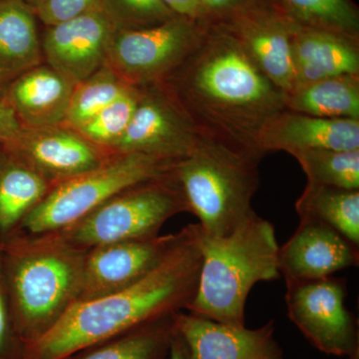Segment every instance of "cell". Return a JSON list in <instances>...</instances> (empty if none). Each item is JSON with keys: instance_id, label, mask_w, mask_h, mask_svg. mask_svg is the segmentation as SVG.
Listing matches in <instances>:
<instances>
[{"instance_id": "obj_12", "label": "cell", "mask_w": 359, "mask_h": 359, "mask_svg": "<svg viewBox=\"0 0 359 359\" xmlns=\"http://www.w3.org/2000/svg\"><path fill=\"white\" fill-rule=\"evenodd\" d=\"M297 26L266 0L224 27L240 42L262 72L283 93L289 94L297 85L292 60Z\"/></svg>"}, {"instance_id": "obj_36", "label": "cell", "mask_w": 359, "mask_h": 359, "mask_svg": "<svg viewBox=\"0 0 359 359\" xmlns=\"http://www.w3.org/2000/svg\"><path fill=\"white\" fill-rule=\"evenodd\" d=\"M26 4H28V6H32L33 9H36L37 7L40 6V4H41L43 0H25Z\"/></svg>"}, {"instance_id": "obj_15", "label": "cell", "mask_w": 359, "mask_h": 359, "mask_svg": "<svg viewBox=\"0 0 359 359\" xmlns=\"http://www.w3.org/2000/svg\"><path fill=\"white\" fill-rule=\"evenodd\" d=\"M173 323L192 359H285L276 339L275 320L250 330L179 311Z\"/></svg>"}, {"instance_id": "obj_6", "label": "cell", "mask_w": 359, "mask_h": 359, "mask_svg": "<svg viewBox=\"0 0 359 359\" xmlns=\"http://www.w3.org/2000/svg\"><path fill=\"white\" fill-rule=\"evenodd\" d=\"M176 163L140 153L116 154L102 166L52 187L21 226L27 236L58 233L118 194L169 174Z\"/></svg>"}, {"instance_id": "obj_19", "label": "cell", "mask_w": 359, "mask_h": 359, "mask_svg": "<svg viewBox=\"0 0 359 359\" xmlns=\"http://www.w3.org/2000/svg\"><path fill=\"white\" fill-rule=\"evenodd\" d=\"M74 87L50 66L39 65L14 82L11 105L27 128L58 126L65 122Z\"/></svg>"}, {"instance_id": "obj_5", "label": "cell", "mask_w": 359, "mask_h": 359, "mask_svg": "<svg viewBox=\"0 0 359 359\" xmlns=\"http://www.w3.org/2000/svg\"><path fill=\"white\" fill-rule=\"evenodd\" d=\"M263 156L216 139L200 136L192 152L173 168L188 212L201 230L224 237L254 214L252 201L259 189Z\"/></svg>"}, {"instance_id": "obj_30", "label": "cell", "mask_w": 359, "mask_h": 359, "mask_svg": "<svg viewBox=\"0 0 359 359\" xmlns=\"http://www.w3.org/2000/svg\"><path fill=\"white\" fill-rule=\"evenodd\" d=\"M95 11H101V0H43L34 11L45 25L52 26Z\"/></svg>"}, {"instance_id": "obj_17", "label": "cell", "mask_w": 359, "mask_h": 359, "mask_svg": "<svg viewBox=\"0 0 359 359\" xmlns=\"http://www.w3.org/2000/svg\"><path fill=\"white\" fill-rule=\"evenodd\" d=\"M264 156L311 150H359V119H330L283 109L264 123L257 142Z\"/></svg>"}, {"instance_id": "obj_34", "label": "cell", "mask_w": 359, "mask_h": 359, "mask_svg": "<svg viewBox=\"0 0 359 359\" xmlns=\"http://www.w3.org/2000/svg\"><path fill=\"white\" fill-rule=\"evenodd\" d=\"M177 16L205 23L200 0H162Z\"/></svg>"}, {"instance_id": "obj_10", "label": "cell", "mask_w": 359, "mask_h": 359, "mask_svg": "<svg viewBox=\"0 0 359 359\" xmlns=\"http://www.w3.org/2000/svg\"><path fill=\"white\" fill-rule=\"evenodd\" d=\"M139 100L116 154L140 153L174 161L187 157L201 135L186 113L159 83L139 87Z\"/></svg>"}, {"instance_id": "obj_35", "label": "cell", "mask_w": 359, "mask_h": 359, "mask_svg": "<svg viewBox=\"0 0 359 359\" xmlns=\"http://www.w3.org/2000/svg\"><path fill=\"white\" fill-rule=\"evenodd\" d=\"M168 359H192L185 340L175 330V327L173 337H172L171 344H170Z\"/></svg>"}, {"instance_id": "obj_37", "label": "cell", "mask_w": 359, "mask_h": 359, "mask_svg": "<svg viewBox=\"0 0 359 359\" xmlns=\"http://www.w3.org/2000/svg\"><path fill=\"white\" fill-rule=\"evenodd\" d=\"M347 359H359V358H347Z\"/></svg>"}, {"instance_id": "obj_22", "label": "cell", "mask_w": 359, "mask_h": 359, "mask_svg": "<svg viewBox=\"0 0 359 359\" xmlns=\"http://www.w3.org/2000/svg\"><path fill=\"white\" fill-rule=\"evenodd\" d=\"M295 211L299 219L327 224L359 247V190L308 182Z\"/></svg>"}, {"instance_id": "obj_21", "label": "cell", "mask_w": 359, "mask_h": 359, "mask_svg": "<svg viewBox=\"0 0 359 359\" xmlns=\"http://www.w3.org/2000/svg\"><path fill=\"white\" fill-rule=\"evenodd\" d=\"M285 109L330 119H359V75L297 85L285 94Z\"/></svg>"}, {"instance_id": "obj_28", "label": "cell", "mask_w": 359, "mask_h": 359, "mask_svg": "<svg viewBox=\"0 0 359 359\" xmlns=\"http://www.w3.org/2000/svg\"><path fill=\"white\" fill-rule=\"evenodd\" d=\"M139 94V87H130L76 132L94 145L114 148L128 128L138 104Z\"/></svg>"}, {"instance_id": "obj_27", "label": "cell", "mask_w": 359, "mask_h": 359, "mask_svg": "<svg viewBox=\"0 0 359 359\" xmlns=\"http://www.w3.org/2000/svg\"><path fill=\"white\" fill-rule=\"evenodd\" d=\"M308 182L346 190H359V150H311L292 155Z\"/></svg>"}, {"instance_id": "obj_2", "label": "cell", "mask_w": 359, "mask_h": 359, "mask_svg": "<svg viewBox=\"0 0 359 359\" xmlns=\"http://www.w3.org/2000/svg\"><path fill=\"white\" fill-rule=\"evenodd\" d=\"M149 275L112 294L76 302L40 339L22 348V359H65L188 309L199 283V224Z\"/></svg>"}, {"instance_id": "obj_31", "label": "cell", "mask_w": 359, "mask_h": 359, "mask_svg": "<svg viewBox=\"0 0 359 359\" xmlns=\"http://www.w3.org/2000/svg\"><path fill=\"white\" fill-rule=\"evenodd\" d=\"M209 25H226L240 14L266 0H200Z\"/></svg>"}, {"instance_id": "obj_26", "label": "cell", "mask_w": 359, "mask_h": 359, "mask_svg": "<svg viewBox=\"0 0 359 359\" xmlns=\"http://www.w3.org/2000/svg\"><path fill=\"white\" fill-rule=\"evenodd\" d=\"M130 87L106 62L91 76L75 85L63 126L76 131Z\"/></svg>"}, {"instance_id": "obj_1", "label": "cell", "mask_w": 359, "mask_h": 359, "mask_svg": "<svg viewBox=\"0 0 359 359\" xmlns=\"http://www.w3.org/2000/svg\"><path fill=\"white\" fill-rule=\"evenodd\" d=\"M201 136L263 156L259 132L285 109V94L226 27L209 25L199 45L159 82Z\"/></svg>"}, {"instance_id": "obj_7", "label": "cell", "mask_w": 359, "mask_h": 359, "mask_svg": "<svg viewBox=\"0 0 359 359\" xmlns=\"http://www.w3.org/2000/svg\"><path fill=\"white\" fill-rule=\"evenodd\" d=\"M182 212H188V208L172 170L118 194L77 223L53 233L68 244L88 250L157 237L168 219Z\"/></svg>"}, {"instance_id": "obj_18", "label": "cell", "mask_w": 359, "mask_h": 359, "mask_svg": "<svg viewBox=\"0 0 359 359\" xmlns=\"http://www.w3.org/2000/svg\"><path fill=\"white\" fill-rule=\"evenodd\" d=\"M297 85L341 75H359V39L297 26L292 39Z\"/></svg>"}, {"instance_id": "obj_3", "label": "cell", "mask_w": 359, "mask_h": 359, "mask_svg": "<svg viewBox=\"0 0 359 359\" xmlns=\"http://www.w3.org/2000/svg\"><path fill=\"white\" fill-rule=\"evenodd\" d=\"M199 283L189 313L231 327H245V302L261 282L280 278L276 231L256 212L224 237L201 230Z\"/></svg>"}, {"instance_id": "obj_32", "label": "cell", "mask_w": 359, "mask_h": 359, "mask_svg": "<svg viewBox=\"0 0 359 359\" xmlns=\"http://www.w3.org/2000/svg\"><path fill=\"white\" fill-rule=\"evenodd\" d=\"M0 359H22V344L14 330L0 283Z\"/></svg>"}, {"instance_id": "obj_23", "label": "cell", "mask_w": 359, "mask_h": 359, "mask_svg": "<svg viewBox=\"0 0 359 359\" xmlns=\"http://www.w3.org/2000/svg\"><path fill=\"white\" fill-rule=\"evenodd\" d=\"M51 188L43 177L18 158L4 165L0 169V231L22 223Z\"/></svg>"}, {"instance_id": "obj_20", "label": "cell", "mask_w": 359, "mask_h": 359, "mask_svg": "<svg viewBox=\"0 0 359 359\" xmlns=\"http://www.w3.org/2000/svg\"><path fill=\"white\" fill-rule=\"evenodd\" d=\"M34 9L25 0H0V76L40 65L42 46Z\"/></svg>"}, {"instance_id": "obj_4", "label": "cell", "mask_w": 359, "mask_h": 359, "mask_svg": "<svg viewBox=\"0 0 359 359\" xmlns=\"http://www.w3.org/2000/svg\"><path fill=\"white\" fill-rule=\"evenodd\" d=\"M13 248L11 318L23 348L46 334L77 302L87 250L57 233L27 236Z\"/></svg>"}, {"instance_id": "obj_8", "label": "cell", "mask_w": 359, "mask_h": 359, "mask_svg": "<svg viewBox=\"0 0 359 359\" xmlns=\"http://www.w3.org/2000/svg\"><path fill=\"white\" fill-rule=\"evenodd\" d=\"M208 26L176 16L144 29L115 30L107 63L131 86L159 83L199 45Z\"/></svg>"}, {"instance_id": "obj_16", "label": "cell", "mask_w": 359, "mask_h": 359, "mask_svg": "<svg viewBox=\"0 0 359 359\" xmlns=\"http://www.w3.org/2000/svg\"><path fill=\"white\" fill-rule=\"evenodd\" d=\"M358 264V245L327 224L309 219H299L294 235L278 248V271L285 282L327 278Z\"/></svg>"}, {"instance_id": "obj_11", "label": "cell", "mask_w": 359, "mask_h": 359, "mask_svg": "<svg viewBox=\"0 0 359 359\" xmlns=\"http://www.w3.org/2000/svg\"><path fill=\"white\" fill-rule=\"evenodd\" d=\"M184 233L183 228L176 233L99 245L87 250L77 302L112 294L142 280L166 259Z\"/></svg>"}, {"instance_id": "obj_9", "label": "cell", "mask_w": 359, "mask_h": 359, "mask_svg": "<svg viewBox=\"0 0 359 359\" xmlns=\"http://www.w3.org/2000/svg\"><path fill=\"white\" fill-rule=\"evenodd\" d=\"M285 283L287 316L304 337L328 355L359 358L358 323L346 306V278Z\"/></svg>"}, {"instance_id": "obj_14", "label": "cell", "mask_w": 359, "mask_h": 359, "mask_svg": "<svg viewBox=\"0 0 359 359\" xmlns=\"http://www.w3.org/2000/svg\"><path fill=\"white\" fill-rule=\"evenodd\" d=\"M115 29L102 11L48 26L42 54L50 67L76 85L107 62Z\"/></svg>"}, {"instance_id": "obj_24", "label": "cell", "mask_w": 359, "mask_h": 359, "mask_svg": "<svg viewBox=\"0 0 359 359\" xmlns=\"http://www.w3.org/2000/svg\"><path fill=\"white\" fill-rule=\"evenodd\" d=\"M173 316L90 346L65 359H168Z\"/></svg>"}, {"instance_id": "obj_33", "label": "cell", "mask_w": 359, "mask_h": 359, "mask_svg": "<svg viewBox=\"0 0 359 359\" xmlns=\"http://www.w3.org/2000/svg\"><path fill=\"white\" fill-rule=\"evenodd\" d=\"M21 130L20 119L13 106L0 102V140L13 141Z\"/></svg>"}, {"instance_id": "obj_29", "label": "cell", "mask_w": 359, "mask_h": 359, "mask_svg": "<svg viewBox=\"0 0 359 359\" xmlns=\"http://www.w3.org/2000/svg\"><path fill=\"white\" fill-rule=\"evenodd\" d=\"M101 11L116 32L153 27L177 16L162 0H101Z\"/></svg>"}, {"instance_id": "obj_25", "label": "cell", "mask_w": 359, "mask_h": 359, "mask_svg": "<svg viewBox=\"0 0 359 359\" xmlns=\"http://www.w3.org/2000/svg\"><path fill=\"white\" fill-rule=\"evenodd\" d=\"M301 27L330 30L359 39V11L353 0H268Z\"/></svg>"}, {"instance_id": "obj_13", "label": "cell", "mask_w": 359, "mask_h": 359, "mask_svg": "<svg viewBox=\"0 0 359 359\" xmlns=\"http://www.w3.org/2000/svg\"><path fill=\"white\" fill-rule=\"evenodd\" d=\"M65 127H26L11 141L16 158L32 168L52 187L102 166L109 160L98 146L75 130Z\"/></svg>"}]
</instances>
